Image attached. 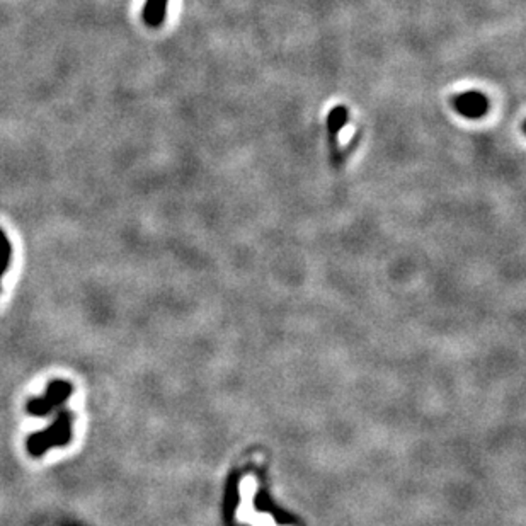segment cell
I'll list each match as a JSON object with an SVG mask.
<instances>
[{"instance_id": "cell-1", "label": "cell", "mask_w": 526, "mask_h": 526, "mask_svg": "<svg viewBox=\"0 0 526 526\" xmlns=\"http://www.w3.org/2000/svg\"><path fill=\"white\" fill-rule=\"evenodd\" d=\"M451 106L458 114L466 120H480L489 113V98L480 91H465L451 98Z\"/></svg>"}, {"instance_id": "cell-2", "label": "cell", "mask_w": 526, "mask_h": 526, "mask_svg": "<svg viewBox=\"0 0 526 526\" xmlns=\"http://www.w3.org/2000/svg\"><path fill=\"white\" fill-rule=\"evenodd\" d=\"M70 439V419L69 416H60L51 429L35 435L29 439L28 446L33 455H42L51 444H65Z\"/></svg>"}, {"instance_id": "cell-3", "label": "cell", "mask_w": 526, "mask_h": 526, "mask_svg": "<svg viewBox=\"0 0 526 526\" xmlns=\"http://www.w3.org/2000/svg\"><path fill=\"white\" fill-rule=\"evenodd\" d=\"M347 118H350V113H347V107L343 105L332 107L327 116L329 147H331V161L334 167H341V164L344 162V155L339 147V132L347 123Z\"/></svg>"}, {"instance_id": "cell-4", "label": "cell", "mask_w": 526, "mask_h": 526, "mask_svg": "<svg viewBox=\"0 0 526 526\" xmlns=\"http://www.w3.org/2000/svg\"><path fill=\"white\" fill-rule=\"evenodd\" d=\"M69 395L70 385L65 383V381H55V383H51V387L48 388L46 397L29 403V410H31L33 414H46L55 403H58L60 400H65Z\"/></svg>"}, {"instance_id": "cell-5", "label": "cell", "mask_w": 526, "mask_h": 526, "mask_svg": "<svg viewBox=\"0 0 526 526\" xmlns=\"http://www.w3.org/2000/svg\"><path fill=\"white\" fill-rule=\"evenodd\" d=\"M169 0H147L142 10V19L150 28H161L167 16Z\"/></svg>"}, {"instance_id": "cell-6", "label": "cell", "mask_w": 526, "mask_h": 526, "mask_svg": "<svg viewBox=\"0 0 526 526\" xmlns=\"http://www.w3.org/2000/svg\"><path fill=\"white\" fill-rule=\"evenodd\" d=\"M10 262V242L7 240L6 233L0 230V276L6 271L7 264Z\"/></svg>"}]
</instances>
